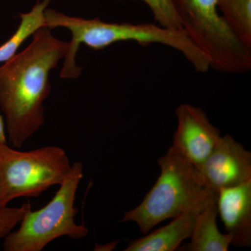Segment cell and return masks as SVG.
I'll list each match as a JSON object with an SVG mask.
<instances>
[{
    "mask_svg": "<svg viewBox=\"0 0 251 251\" xmlns=\"http://www.w3.org/2000/svg\"><path fill=\"white\" fill-rule=\"evenodd\" d=\"M141 1L148 5L152 13L155 21L161 27L170 29H182L175 0Z\"/></svg>",
    "mask_w": 251,
    "mask_h": 251,
    "instance_id": "14",
    "label": "cell"
},
{
    "mask_svg": "<svg viewBox=\"0 0 251 251\" xmlns=\"http://www.w3.org/2000/svg\"><path fill=\"white\" fill-rule=\"evenodd\" d=\"M50 0L38 1L32 9L20 14L21 23L12 36L0 46V63H4L17 54L19 48L28 38L41 28L46 27L45 11Z\"/></svg>",
    "mask_w": 251,
    "mask_h": 251,
    "instance_id": "12",
    "label": "cell"
},
{
    "mask_svg": "<svg viewBox=\"0 0 251 251\" xmlns=\"http://www.w3.org/2000/svg\"><path fill=\"white\" fill-rule=\"evenodd\" d=\"M44 27L32 35L29 45L0 67V108L6 137L22 148L45 122L44 101L51 92L50 73L65 57L69 43Z\"/></svg>",
    "mask_w": 251,
    "mask_h": 251,
    "instance_id": "1",
    "label": "cell"
},
{
    "mask_svg": "<svg viewBox=\"0 0 251 251\" xmlns=\"http://www.w3.org/2000/svg\"><path fill=\"white\" fill-rule=\"evenodd\" d=\"M199 211H189L173 218L164 227L146 237L131 241L125 251H173L192 235Z\"/></svg>",
    "mask_w": 251,
    "mask_h": 251,
    "instance_id": "10",
    "label": "cell"
},
{
    "mask_svg": "<svg viewBox=\"0 0 251 251\" xmlns=\"http://www.w3.org/2000/svg\"><path fill=\"white\" fill-rule=\"evenodd\" d=\"M30 208V203L23 204L19 207H9L7 205L0 206V239L12 232L13 229L21 223L25 214Z\"/></svg>",
    "mask_w": 251,
    "mask_h": 251,
    "instance_id": "15",
    "label": "cell"
},
{
    "mask_svg": "<svg viewBox=\"0 0 251 251\" xmlns=\"http://www.w3.org/2000/svg\"><path fill=\"white\" fill-rule=\"evenodd\" d=\"M218 7L238 39L251 49V0H218Z\"/></svg>",
    "mask_w": 251,
    "mask_h": 251,
    "instance_id": "13",
    "label": "cell"
},
{
    "mask_svg": "<svg viewBox=\"0 0 251 251\" xmlns=\"http://www.w3.org/2000/svg\"><path fill=\"white\" fill-rule=\"evenodd\" d=\"M72 171L67 152L59 147L22 151L0 143V206L16 198L37 197L59 186Z\"/></svg>",
    "mask_w": 251,
    "mask_h": 251,
    "instance_id": "6",
    "label": "cell"
},
{
    "mask_svg": "<svg viewBox=\"0 0 251 251\" xmlns=\"http://www.w3.org/2000/svg\"><path fill=\"white\" fill-rule=\"evenodd\" d=\"M177 127L171 149L196 166L205 161L221 139V131L202 109L181 104L176 109Z\"/></svg>",
    "mask_w": 251,
    "mask_h": 251,
    "instance_id": "7",
    "label": "cell"
},
{
    "mask_svg": "<svg viewBox=\"0 0 251 251\" xmlns=\"http://www.w3.org/2000/svg\"><path fill=\"white\" fill-rule=\"evenodd\" d=\"M161 175L139 205L126 211L122 222L133 221L148 233L165 220L201 211L214 193L206 186L197 167L169 148L158 158Z\"/></svg>",
    "mask_w": 251,
    "mask_h": 251,
    "instance_id": "3",
    "label": "cell"
},
{
    "mask_svg": "<svg viewBox=\"0 0 251 251\" xmlns=\"http://www.w3.org/2000/svg\"><path fill=\"white\" fill-rule=\"evenodd\" d=\"M181 28L207 56L211 69L244 74L251 69V49L220 14L218 0H175Z\"/></svg>",
    "mask_w": 251,
    "mask_h": 251,
    "instance_id": "4",
    "label": "cell"
},
{
    "mask_svg": "<svg viewBox=\"0 0 251 251\" xmlns=\"http://www.w3.org/2000/svg\"><path fill=\"white\" fill-rule=\"evenodd\" d=\"M208 188L217 193L251 179V153L229 135L221 136L205 161L196 166Z\"/></svg>",
    "mask_w": 251,
    "mask_h": 251,
    "instance_id": "8",
    "label": "cell"
},
{
    "mask_svg": "<svg viewBox=\"0 0 251 251\" xmlns=\"http://www.w3.org/2000/svg\"><path fill=\"white\" fill-rule=\"evenodd\" d=\"M46 27L54 29L64 27L72 33V40L60 77L76 79L82 69L77 66V52L81 44L99 50L123 41H134L146 46L153 44L168 46L182 54L198 72L205 73L210 69L207 56L193 42L182 29H170L152 23H106L98 18L92 19L68 16L55 10L46 9Z\"/></svg>",
    "mask_w": 251,
    "mask_h": 251,
    "instance_id": "2",
    "label": "cell"
},
{
    "mask_svg": "<svg viewBox=\"0 0 251 251\" xmlns=\"http://www.w3.org/2000/svg\"><path fill=\"white\" fill-rule=\"evenodd\" d=\"M0 143H7L6 127H5L4 119L1 115H0Z\"/></svg>",
    "mask_w": 251,
    "mask_h": 251,
    "instance_id": "16",
    "label": "cell"
},
{
    "mask_svg": "<svg viewBox=\"0 0 251 251\" xmlns=\"http://www.w3.org/2000/svg\"><path fill=\"white\" fill-rule=\"evenodd\" d=\"M83 177L81 162L72 164V171L59 185L53 198L39 210L28 209L21 221L19 229L5 237L6 251H41L54 239L67 236L80 239L88 234L83 225L75 223L77 209L75 195Z\"/></svg>",
    "mask_w": 251,
    "mask_h": 251,
    "instance_id": "5",
    "label": "cell"
},
{
    "mask_svg": "<svg viewBox=\"0 0 251 251\" xmlns=\"http://www.w3.org/2000/svg\"><path fill=\"white\" fill-rule=\"evenodd\" d=\"M217 193L208 200L196 217L191 242L181 250L188 251H227L232 244L228 233L220 232L216 224L218 215Z\"/></svg>",
    "mask_w": 251,
    "mask_h": 251,
    "instance_id": "11",
    "label": "cell"
},
{
    "mask_svg": "<svg viewBox=\"0 0 251 251\" xmlns=\"http://www.w3.org/2000/svg\"><path fill=\"white\" fill-rule=\"evenodd\" d=\"M218 214L232 245L249 247L251 244V179L233 187L221 188L217 195Z\"/></svg>",
    "mask_w": 251,
    "mask_h": 251,
    "instance_id": "9",
    "label": "cell"
}]
</instances>
